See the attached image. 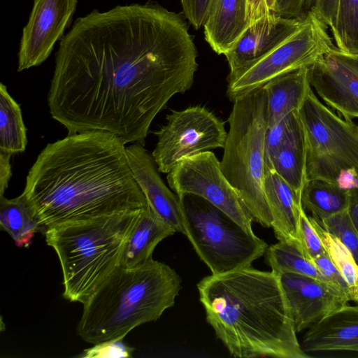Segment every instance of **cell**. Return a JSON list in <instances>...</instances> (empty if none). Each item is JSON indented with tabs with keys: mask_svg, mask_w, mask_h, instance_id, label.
I'll use <instances>...</instances> for the list:
<instances>
[{
	"mask_svg": "<svg viewBox=\"0 0 358 358\" xmlns=\"http://www.w3.org/2000/svg\"><path fill=\"white\" fill-rule=\"evenodd\" d=\"M198 66L180 14L150 1L94 10L60 41L50 113L69 134L102 131L144 145L156 115L191 88Z\"/></svg>",
	"mask_w": 358,
	"mask_h": 358,
	"instance_id": "obj_1",
	"label": "cell"
},
{
	"mask_svg": "<svg viewBox=\"0 0 358 358\" xmlns=\"http://www.w3.org/2000/svg\"><path fill=\"white\" fill-rule=\"evenodd\" d=\"M266 166L273 169L301 196L306 182V144L301 122L273 155Z\"/></svg>",
	"mask_w": 358,
	"mask_h": 358,
	"instance_id": "obj_23",
	"label": "cell"
},
{
	"mask_svg": "<svg viewBox=\"0 0 358 358\" xmlns=\"http://www.w3.org/2000/svg\"><path fill=\"white\" fill-rule=\"evenodd\" d=\"M42 234L50 227L148 207L125 144L106 131L68 134L48 143L30 168L22 194Z\"/></svg>",
	"mask_w": 358,
	"mask_h": 358,
	"instance_id": "obj_2",
	"label": "cell"
},
{
	"mask_svg": "<svg viewBox=\"0 0 358 358\" xmlns=\"http://www.w3.org/2000/svg\"><path fill=\"white\" fill-rule=\"evenodd\" d=\"M280 279L296 333L310 328L350 301L331 285L309 276L285 273Z\"/></svg>",
	"mask_w": 358,
	"mask_h": 358,
	"instance_id": "obj_14",
	"label": "cell"
},
{
	"mask_svg": "<svg viewBox=\"0 0 358 358\" xmlns=\"http://www.w3.org/2000/svg\"><path fill=\"white\" fill-rule=\"evenodd\" d=\"M311 262L316 266L327 283L335 287L339 292L347 295L351 301L350 290L348 283L336 268L326 252L312 259Z\"/></svg>",
	"mask_w": 358,
	"mask_h": 358,
	"instance_id": "obj_32",
	"label": "cell"
},
{
	"mask_svg": "<svg viewBox=\"0 0 358 358\" xmlns=\"http://www.w3.org/2000/svg\"><path fill=\"white\" fill-rule=\"evenodd\" d=\"M176 232L148 206L141 213L125 245L120 266L132 268L152 258L157 245Z\"/></svg>",
	"mask_w": 358,
	"mask_h": 358,
	"instance_id": "obj_21",
	"label": "cell"
},
{
	"mask_svg": "<svg viewBox=\"0 0 358 358\" xmlns=\"http://www.w3.org/2000/svg\"><path fill=\"white\" fill-rule=\"evenodd\" d=\"M78 0H34L22 29L17 71L36 66L51 54L73 15Z\"/></svg>",
	"mask_w": 358,
	"mask_h": 358,
	"instance_id": "obj_13",
	"label": "cell"
},
{
	"mask_svg": "<svg viewBox=\"0 0 358 358\" xmlns=\"http://www.w3.org/2000/svg\"><path fill=\"white\" fill-rule=\"evenodd\" d=\"M143 210L58 224L45 230L46 243L60 262L64 299L84 303L120 266L125 245Z\"/></svg>",
	"mask_w": 358,
	"mask_h": 358,
	"instance_id": "obj_5",
	"label": "cell"
},
{
	"mask_svg": "<svg viewBox=\"0 0 358 358\" xmlns=\"http://www.w3.org/2000/svg\"><path fill=\"white\" fill-rule=\"evenodd\" d=\"M306 144V181L358 187V125L336 115L311 90L299 110Z\"/></svg>",
	"mask_w": 358,
	"mask_h": 358,
	"instance_id": "obj_7",
	"label": "cell"
},
{
	"mask_svg": "<svg viewBox=\"0 0 358 358\" xmlns=\"http://www.w3.org/2000/svg\"><path fill=\"white\" fill-rule=\"evenodd\" d=\"M340 0H314L311 10L333 33L336 27Z\"/></svg>",
	"mask_w": 358,
	"mask_h": 358,
	"instance_id": "obj_35",
	"label": "cell"
},
{
	"mask_svg": "<svg viewBox=\"0 0 358 358\" xmlns=\"http://www.w3.org/2000/svg\"><path fill=\"white\" fill-rule=\"evenodd\" d=\"M348 213L358 231V187L350 190V202Z\"/></svg>",
	"mask_w": 358,
	"mask_h": 358,
	"instance_id": "obj_39",
	"label": "cell"
},
{
	"mask_svg": "<svg viewBox=\"0 0 358 358\" xmlns=\"http://www.w3.org/2000/svg\"><path fill=\"white\" fill-rule=\"evenodd\" d=\"M203 27L213 50L224 55L249 27L247 0H213Z\"/></svg>",
	"mask_w": 358,
	"mask_h": 358,
	"instance_id": "obj_19",
	"label": "cell"
},
{
	"mask_svg": "<svg viewBox=\"0 0 358 358\" xmlns=\"http://www.w3.org/2000/svg\"><path fill=\"white\" fill-rule=\"evenodd\" d=\"M301 345L308 355L338 351L358 352V305H346L311 326Z\"/></svg>",
	"mask_w": 358,
	"mask_h": 358,
	"instance_id": "obj_17",
	"label": "cell"
},
{
	"mask_svg": "<svg viewBox=\"0 0 358 358\" xmlns=\"http://www.w3.org/2000/svg\"><path fill=\"white\" fill-rule=\"evenodd\" d=\"M300 238L303 251L309 259L311 260L326 252L309 215L303 209L300 217Z\"/></svg>",
	"mask_w": 358,
	"mask_h": 358,
	"instance_id": "obj_31",
	"label": "cell"
},
{
	"mask_svg": "<svg viewBox=\"0 0 358 358\" xmlns=\"http://www.w3.org/2000/svg\"><path fill=\"white\" fill-rule=\"evenodd\" d=\"M185 235L212 274L251 266L267 244L206 199L193 194L179 199Z\"/></svg>",
	"mask_w": 358,
	"mask_h": 358,
	"instance_id": "obj_8",
	"label": "cell"
},
{
	"mask_svg": "<svg viewBox=\"0 0 358 358\" xmlns=\"http://www.w3.org/2000/svg\"><path fill=\"white\" fill-rule=\"evenodd\" d=\"M0 226L18 247L28 248L41 227L22 194L13 199L0 196Z\"/></svg>",
	"mask_w": 358,
	"mask_h": 358,
	"instance_id": "obj_24",
	"label": "cell"
},
{
	"mask_svg": "<svg viewBox=\"0 0 358 358\" xmlns=\"http://www.w3.org/2000/svg\"><path fill=\"white\" fill-rule=\"evenodd\" d=\"M341 51L358 52V0H340L337 24L332 33Z\"/></svg>",
	"mask_w": 358,
	"mask_h": 358,
	"instance_id": "obj_28",
	"label": "cell"
},
{
	"mask_svg": "<svg viewBox=\"0 0 358 358\" xmlns=\"http://www.w3.org/2000/svg\"><path fill=\"white\" fill-rule=\"evenodd\" d=\"M317 221L326 231L336 236L343 243L358 264V231L348 210Z\"/></svg>",
	"mask_w": 358,
	"mask_h": 358,
	"instance_id": "obj_29",
	"label": "cell"
},
{
	"mask_svg": "<svg viewBox=\"0 0 358 358\" xmlns=\"http://www.w3.org/2000/svg\"><path fill=\"white\" fill-rule=\"evenodd\" d=\"M208 323L240 358H308L294 328L280 275L251 266L206 276L198 284Z\"/></svg>",
	"mask_w": 358,
	"mask_h": 358,
	"instance_id": "obj_3",
	"label": "cell"
},
{
	"mask_svg": "<svg viewBox=\"0 0 358 358\" xmlns=\"http://www.w3.org/2000/svg\"><path fill=\"white\" fill-rule=\"evenodd\" d=\"M267 97V128L299 111L311 89L308 67L278 76L263 87Z\"/></svg>",
	"mask_w": 358,
	"mask_h": 358,
	"instance_id": "obj_20",
	"label": "cell"
},
{
	"mask_svg": "<svg viewBox=\"0 0 358 358\" xmlns=\"http://www.w3.org/2000/svg\"><path fill=\"white\" fill-rule=\"evenodd\" d=\"M314 0H276V13L287 18L304 16L312 8Z\"/></svg>",
	"mask_w": 358,
	"mask_h": 358,
	"instance_id": "obj_36",
	"label": "cell"
},
{
	"mask_svg": "<svg viewBox=\"0 0 358 358\" xmlns=\"http://www.w3.org/2000/svg\"><path fill=\"white\" fill-rule=\"evenodd\" d=\"M166 179L179 199L186 194L200 196L253 232L251 213L224 176L220 162L213 152L205 151L183 159L167 173Z\"/></svg>",
	"mask_w": 358,
	"mask_h": 358,
	"instance_id": "obj_11",
	"label": "cell"
},
{
	"mask_svg": "<svg viewBox=\"0 0 358 358\" xmlns=\"http://www.w3.org/2000/svg\"><path fill=\"white\" fill-rule=\"evenodd\" d=\"M126 150L134 177L150 208L176 232L184 234L180 200L164 182L152 154L139 143L126 147Z\"/></svg>",
	"mask_w": 358,
	"mask_h": 358,
	"instance_id": "obj_15",
	"label": "cell"
},
{
	"mask_svg": "<svg viewBox=\"0 0 358 358\" xmlns=\"http://www.w3.org/2000/svg\"><path fill=\"white\" fill-rule=\"evenodd\" d=\"M308 70L311 87L329 107L346 120L358 118V52L334 46Z\"/></svg>",
	"mask_w": 358,
	"mask_h": 358,
	"instance_id": "obj_12",
	"label": "cell"
},
{
	"mask_svg": "<svg viewBox=\"0 0 358 358\" xmlns=\"http://www.w3.org/2000/svg\"><path fill=\"white\" fill-rule=\"evenodd\" d=\"M157 136L152 157L161 173H168L180 161L215 148H223L227 136L224 122L205 107L171 110Z\"/></svg>",
	"mask_w": 358,
	"mask_h": 358,
	"instance_id": "obj_10",
	"label": "cell"
},
{
	"mask_svg": "<svg viewBox=\"0 0 358 358\" xmlns=\"http://www.w3.org/2000/svg\"><path fill=\"white\" fill-rule=\"evenodd\" d=\"M27 144V129L20 105L0 85V152L17 154L24 152Z\"/></svg>",
	"mask_w": 358,
	"mask_h": 358,
	"instance_id": "obj_25",
	"label": "cell"
},
{
	"mask_svg": "<svg viewBox=\"0 0 358 358\" xmlns=\"http://www.w3.org/2000/svg\"><path fill=\"white\" fill-rule=\"evenodd\" d=\"M11 154L0 152V196H3L11 177Z\"/></svg>",
	"mask_w": 358,
	"mask_h": 358,
	"instance_id": "obj_38",
	"label": "cell"
},
{
	"mask_svg": "<svg viewBox=\"0 0 358 358\" xmlns=\"http://www.w3.org/2000/svg\"><path fill=\"white\" fill-rule=\"evenodd\" d=\"M309 218L329 257L348 283L351 301L358 303V264L352 254L336 236L326 231L317 220L310 215Z\"/></svg>",
	"mask_w": 358,
	"mask_h": 358,
	"instance_id": "obj_27",
	"label": "cell"
},
{
	"mask_svg": "<svg viewBox=\"0 0 358 358\" xmlns=\"http://www.w3.org/2000/svg\"><path fill=\"white\" fill-rule=\"evenodd\" d=\"M266 255L268 264L277 275L295 273L327 282L311 260L306 257L298 242L279 241L267 248Z\"/></svg>",
	"mask_w": 358,
	"mask_h": 358,
	"instance_id": "obj_26",
	"label": "cell"
},
{
	"mask_svg": "<svg viewBox=\"0 0 358 358\" xmlns=\"http://www.w3.org/2000/svg\"><path fill=\"white\" fill-rule=\"evenodd\" d=\"M220 167L237 191L254 220L265 227L272 225L266 199L265 138L267 130V97L259 87L233 101Z\"/></svg>",
	"mask_w": 358,
	"mask_h": 358,
	"instance_id": "obj_6",
	"label": "cell"
},
{
	"mask_svg": "<svg viewBox=\"0 0 358 358\" xmlns=\"http://www.w3.org/2000/svg\"><path fill=\"white\" fill-rule=\"evenodd\" d=\"M349 202L350 189L320 179L306 180L301 193L304 211L320 221L348 210Z\"/></svg>",
	"mask_w": 358,
	"mask_h": 358,
	"instance_id": "obj_22",
	"label": "cell"
},
{
	"mask_svg": "<svg viewBox=\"0 0 358 358\" xmlns=\"http://www.w3.org/2000/svg\"><path fill=\"white\" fill-rule=\"evenodd\" d=\"M273 13H276V0H247L249 26Z\"/></svg>",
	"mask_w": 358,
	"mask_h": 358,
	"instance_id": "obj_37",
	"label": "cell"
},
{
	"mask_svg": "<svg viewBox=\"0 0 358 358\" xmlns=\"http://www.w3.org/2000/svg\"><path fill=\"white\" fill-rule=\"evenodd\" d=\"M122 340H116L94 345L85 350L83 357H130L134 348L127 346Z\"/></svg>",
	"mask_w": 358,
	"mask_h": 358,
	"instance_id": "obj_33",
	"label": "cell"
},
{
	"mask_svg": "<svg viewBox=\"0 0 358 358\" xmlns=\"http://www.w3.org/2000/svg\"><path fill=\"white\" fill-rule=\"evenodd\" d=\"M181 279L152 258L132 268H116L85 301L77 333L96 345L122 340L136 327L158 320L173 306Z\"/></svg>",
	"mask_w": 358,
	"mask_h": 358,
	"instance_id": "obj_4",
	"label": "cell"
},
{
	"mask_svg": "<svg viewBox=\"0 0 358 358\" xmlns=\"http://www.w3.org/2000/svg\"><path fill=\"white\" fill-rule=\"evenodd\" d=\"M264 189L275 237L278 241H296L301 245L300 217L303 208L301 196L268 166H266Z\"/></svg>",
	"mask_w": 358,
	"mask_h": 358,
	"instance_id": "obj_18",
	"label": "cell"
},
{
	"mask_svg": "<svg viewBox=\"0 0 358 358\" xmlns=\"http://www.w3.org/2000/svg\"><path fill=\"white\" fill-rule=\"evenodd\" d=\"M300 125L299 111H294L267 128L265 138L266 164Z\"/></svg>",
	"mask_w": 358,
	"mask_h": 358,
	"instance_id": "obj_30",
	"label": "cell"
},
{
	"mask_svg": "<svg viewBox=\"0 0 358 358\" xmlns=\"http://www.w3.org/2000/svg\"><path fill=\"white\" fill-rule=\"evenodd\" d=\"M182 13L189 22L199 29L203 26L213 0H180Z\"/></svg>",
	"mask_w": 358,
	"mask_h": 358,
	"instance_id": "obj_34",
	"label": "cell"
},
{
	"mask_svg": "<svg viewBox=\"0 0 358 358\" xmlns=\"http://www.w3.org/2000/svg\"><path fill=\"white\" fill-rule=\"evenodd\" d=\"M334 46L327 26L310 10L299 28L283 42L261 57L229 72L227 95L233 101L278 76L309 67Z\"/></svg>",
	"mask_w": 358,
	"mask_h": 358,
	"instance_id": "obj_9",
	"label": "cell"
},
{
	"mask_svg": "<svg viewBox=\"0 0 358 358\" xmlns=\"http://www.w3.org/2000/svg\"><path fill=\"white\" fill-rule=\"evenodd\" d=\"M305 15L287 18L273 13L250 25L236 43L224 55L229 72L278 46L299 28Z\"/></svg>",
	"mask_w": 358,
	"mask_h": 358,
	"instance_id": "obj_16",
	"label": "cell"
}]
</instances>
